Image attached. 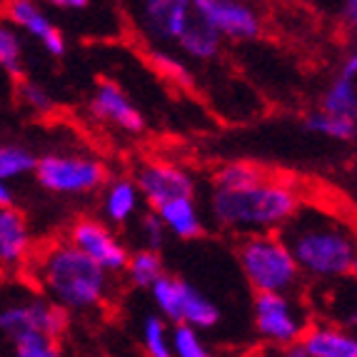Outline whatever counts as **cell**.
<instances>
[{
  "instance_id": "cell-1",
  "label": "cell",
  "mask_w": 357,
  "mask_h": 357,
  "mask_svg": "<svg viewBox=\"0 0 357 357\" xmlns=\"http://www.w3.org/2000/svg\"><path fill=\"white\" fill-rule=\"evenodd\" d=\"M300 275L317 282L350 280L357 270V240L352 225L322 205H300L278 232Z\"/></svg>"
},
{
  "instance_id": "cell-2",
  "label": "cell",
  "mask_w": 357,
  "mask_h": 357,
  "mask_svg": "<svg viewBox=\"0 0 357 357\" xmlns=\"http://www.w3.org/2000/svg\"><path fill=\"white\" fill-rule=\"evenodd\" d=\"M303 205L298 183L282 175H265L262 180L235 190H210V220L220 230L235 235H278Z\"/></svg>"
},
{
  "instance_id": "cell-3",
  "label": "cell",
  "mask_w": 357,
  "mask_h": 357,
  "mask_svg": "<svg viewBox=\"0 0 357 357\" xmlns=\"http://www.w3.org/2000/svg\"><path fill=\"white\" fill-rule=\"evenodd\" d=\"M25 268L28 280L68 315L102 307L113 295V278L66 240L30 255Z\"/></svg>"
},
{
  "instance_id": "cell-4",
  "label": "cell",
  "mask_w": 357,
  "mask_h": 357,
  "mask_svg": "<svg viewBox=\"0 0 357 357\" xmlns=\"http://www.w3.org/2000/svg\"><path fill=\"white\" fill-rule=\"evenodd\" d=\"M70 315L50 303L28 278H6L0 282V350L28 335L60 340Z\"/></svg>"
},
{
  "instance_id": "cell-5",
  "label": "cell",
  "mask_w": 357,
  "mask_h": 357,
  "mask_svg": "<svg viewBox=\"0 0 357 357\" xmlns=\"http://www.w3.org/2000/svg\"><path fill=\"white\" fill-rule=\"evenodd\" d=\"M235 255L255 295H295L303 285L300 268L280 235H245Z\"/></svg>"
},
{
  "instance_id": "cell-6",
  "label": "cell",
  "mask_w": 357,
  "mask_h": 357,
  "mask_svg": "<svg viewBox=\"0 0 357 357\" xmlns=\"http://www.w3.org/2000/svg\"><path fill=\"white\" fill-rule=\"evenodd\" d=\"M38 185L60 197H83L102 190L107 167L88 153H45L36 160Z\"/></svg>"
},
{
  "instance_id": "cell-7",
  "label": "cell",
  "mask_w": 357,
  "mask_h": 357,
  "mask_svg": "<svg viewBox=\"0 0 357 357\" xmlns=\"http://www.w3.org/2000/svg\"><path fill=\"white\" fill-rule=\"evenodd\" d=\"M252 322L257 337L270 350L298 347L305 330L310 328L307 312L295 295H255Z\"/></svg>"
},
{
  "instance_id": "cell-8",
  "label": "cell",
  "mask_w": 357,
  "mask_h": 357,
  "mask_svg": "<svg viewBox=\"0 0 357 357\" xmlns=\"http://www.w3.org/2000/svg\"><path fill=\"white\" fill-rule=\"evenodd\" d=\"M66 243L73 245L77 252H83L90 262H96L110 278L126 273L130 250L118 238V232L113 227H107L100 218H77L68 227Z\"/></svg>"
},
{
  "instance_id": "cell-9",
  "label": "cell",
  "mask_w": 357,
  "mask_h": 357,
  "mask_svg": "<svg viewBox=\"0 0 357 357\" xmlns=\"http://www.w3.org/2000/svg\"><path fill=\"white\" fill-rule=\"evenodd\" d=\"M195 18L208 25L222 43H252L262 36V15L240 0H192Z\"/></svg>"
},
{
  "instance_id": "cell-10",
  "label": "cell",
  "mask_w": 357,
  "mask_h": 357,
  "mask_svg": "<svg viewBox=\"0 0 357 357\" xmlns=\"http://www.w3.org/2000/svg\"><path fill=\"white\" fill-rule=\"evenodd\" d=\"M132 183L150 210L173 203L180 197H195L197 183L188 167L170 160H143L132 170Z\"/></svg>"
},
{
  "instance_id": "cell-11",
  "label": "cell",
  "mask_w": 357,
  "mask_h": 357,
  "mask_svg": "<svg viewBox=\"0 0 357 357\" xmlns=\"http://www.w3.org/2000/svg\"><path fill=\"white\" fill-rule=\"evenodd\" d=\"M192 20V0H143L135 6L137 30L153 48L175 45Z\"/></svg>"
},
{
  "instance_id": "cell-12",
  "label": "cell",
  "mask_w": 357,
  "mask_h": 357,
  "mask_svg": "<svg viewBox=\"0 0 357 357\" xmlns=\"http://www.w3.org/2000/svg\"><path fill=\"white\" fill-rule=\"evenodd\" d=\"M3 18L18 30L20 36H30L45 48L53 58H63L68 50V40L63 30L53 23L48 8H43L36 0H13L8 3Z\"/></svg>"
},
{
  "instance_id": "cell-13",
  "label": "cell",
  "mask_w": 357,
  "mask_h": 357,
  "mask_svg": "<svg viewBox=\"0 0 357 357\" xmlns=\"http://www.w3.org/2000/svg\"><path fill=\"white\" fill-rule=\"evenodd\" d=\"M90 115L105 126H113L130 135L145 130V115L137 110V105L128 98L126 90L113 80L98 83L96 93L90 98Z\"/></svg>"
},
{
  "instance_id": "cell-14",
  "label": "cell",
  "mask_w": 357,
  "mask_h": 357,
  "mask_svg": "<svg viewBox=\"0 0 357 357\" xmlns=\"http://www.w3.org/2000/svg\"><path fill=\"white\" fill-rule=\"evenodd\" d=\"M33 255V232L23 210L0 208V268L20 270Z\"/></svg>"
},
{
  "instance_id": "cell-15",
  "label": "cell",
  "mask_w": 357,
  "mask_h": 357,
  "mask_svg": "<svg viewBox=\"0 0 357 357\" xmlns=\"http://www.w3.org/2000/svg\"><path fill=\"white\" fill-rule=\"evenodd\" d=\"M317 110L337 118L357 120V53H350L342 58L335 77L328 83L325 93L320 98Z\"/></svg>"
},
{
  "instance_id": "cell-16",
  "label": "cell",
  "mask_w": 357,
  "mask_h": 357,
  "mask_svg": "<svg viewBox=\"0 0 357 357\" xmlns=\"http://www.w3.org/2000/svg\"><path fill=\"white\" fill-rule=\"evenodd\" d=\"M140 205H143V197L137 192L135 183H132L130 175H120V178L107 180L102 185V195H100V220L107 227H126L140 213Z\"/></svg>"
},
{
  "instance_id": "cell-17",
  "label": "cell",
  "mask_w": 357,
  "mask_h": 357,
  "mask_svg": "<svg viewBox=\"0 0 357 357\" xmlns=\"http://www.w3.org/2000/svg\"><path fill=\"white\" fill-rule=\"evenodd\" d=\"M298 347L305 357H357L355 333L333 322L310 325Z\"/></svg>"
},
{
  "instance_id": "cell-18",
  "label": "cell",
  "mask_w": 357,
  "mask_h": 357,
  "mask_svg": "<svg viewBox=\"0 0 357 357\" xmlns=\"http://www.w3.org/2000/svg\"><path fill=\"white\" fill-rule=\"evenodd\" d=\"M155 213L165 225L167 235H175L178 240H197L205 235V220L195 197H180L160 205Z\"/></svg>"
},
{
  "instance_id": "cell-19",
  "label": "cell",
  "mask_w": 357,
  "mask_h": 357,
  "mask_svg": "<svg viewBox=\"0 0 357 357\" xmlns=\"http://www.w3.org/2000/svg\"><path fill=\"white\" fill-rule=\"evenodd\" d=\"M220 317H222L220 307H218L200 287H195L192 282L185 280L178 325H188V328L203 333V330H213L215 325L220 322Z\"/></svg>"
},
{
  "instance_id": "cell-20",
  "label": "cell",
  "mask_w": 357,
  "mask_h": 357,
  "mask_svg": "<svg viewBox=\"0 0 357 357\" xmlns=\"http://www.w3.org/2000/svg\"><path fill=\"white\" fill-rule=\"evenodd\" d=\"M175 48H178L180 58L183 60H192V63H210L220 55L222 50V40L215 36L213 30L208 25H203L200 20H192L188 25L180 40L175 43Z\"/></svg>"
},
{
  "instance_id": "cell-21",
  "label": "cell",
  "mask_w": 357,
  "mask_h": 357,
  "mask_svg": "<svg viewBox=\"0 0 357 357\" xmlns=\"http://www.w3.org/2000/svg\"><path fill=\"white\" fill-rule=\"evenodd\" d=\"M126 275L132 287H137V290H150V287L165 275V260H162L160 252L135 250L128 257Z\"/></svg>"
},
{
  "instance_id": "cell-22",
  "label": "cell",
  "mask_w": 357,
  "mask_h": 357,
  "mask_svg": "<svg viewBox=\"0 0 357 357\" xmlns=\"http://www.w3.org/2000/svg\"><path fill=\"white\" fill-rule=\"evenodd\" d=\"M183 278H175V275H162L160 280L150 287V298L158 310V317L167 322V325H178L180 322V300H183Z\"/></svg>"
},
{
  "instance_id": "cell-23",
  "label": "cell",
  "mask_w": 357,
  "mask_h": 357,
  "mask_svg": "<svg viewBox=\"0 0 357 357\" xmlns=\"http://www.w3.org/2000/svg\"><path fill=\"white\" fill-rule=\"evenodd\" d=\"M303 126H305V130L328 137V140H335V143H355V137H357V120L328 115V113H322V110H317V107L305 115Z\"/></svg>"
},
{
  "instance_id": "cell-24",
  "label": "cell",
  "mask_w": 357,
  "mask_h": 357,
  "mask_svg": "<svg viewBox=\"0 0 357 357\" xmlns=\"http://www.w3.org/2000/svg\"><path fill=\"white\" fill-rule=\"evenodd\" d=\"M265 175H268V170L255 165V162L232 160L215 170L213 188H218V190H235V188H245V185L257 183V180H262Z\"/></svg>"
},
{
  "instance_id": "cell-25",
  "label": "cell",
  "mask_w": 357,
  "mask_h": 357,
  "mask_svg": "<svg viewBox=\"0 0 357 357\" xmlns=\"http://www.w3.org/2000/svg\"><path fill=\"white\" fill-rule=\"evenodd\" d=\"M38 155L25 145L3 143L0 145V180L10 185L13 180H20L23 175H33Z\"/></svg>"
},
{
  "instance_id": "cell-26",
  "label": "cell",
  "mask_w": 357,
  "mask_h": 357,
  "mask_svg": "<svg viewBox=\"0 0 357 357\" xmlns=\"http://www.w3.org/2000/svg\"><path fill=\"white\" fill-rule=\"evenodd\" d=\"M23 36L0 15V70L20 77L23 73Z\"/></svg>"
},
{
  "instance_id": "cell-27",
  "label": "cell",
  "mask_w": 357,
  "mask_h": 357,
  "mask_svg": "<svg viewBox=\"0 0 357 357\" xmlns=\"http://www.w3.org/2000/svg\"><path fill=\"white\" fill-rule=\"evenodd\" d=\"M150 63L162 77H167L170 83L180 85V88H192L195 85V75H192L190 66L185 63L180 55H173L165 48H153L150 50Z\"/></svg>"
},
{
  "instance_id": "cell-28",
  "label": "cell",
  "mask_w": 357,
  "mask_h": 357,
  "mask_svg": "<svg viewBox=\"0 0 357 357\" xmlns=\"http://www.w3.org/2000/svg\"><path fill=\"white\" fill-rule=\"evenodd\" d=\"M140 342L148 357H173L170 350V325L162 317L148 315L140 325Z\"/></svg>"
},
{
  "instance_id": "cell-29",
  "label": "cell",
  "mask_w": 357,
  "mask_h": 357,
  "mask_svg": "<svg viewBox=\"0 0 357 357\" xmlns=\"http://www.w3.org/2000/svg\"><path fill=\"white\" fill-rule=\"evenodd\" d=\"M0 357H63L58 340L45 335H28L0 350Z\"/></svg>"
},
{
  "instance_id": "cell-30",
  "label": "cell",
  "mask_w": 357,
  "mask_h": 357,
  "mask_svg": "<svg viewBox=\"0 0 357 357\" xmlns=\"http://www.w3.org/2000/svg\"><path fill=\"white\" fill-rule=\"evenodd\" d=\"M170 350H173V357H215L203 335L188 325L170 328Z\"/></svg>"
},
{
  "instance_id": "cell-31",
  "label": "cell",
  "mask_w": 357,
  "mask_h": 357,
  "mask_svg": "<svg viewBox=\"0 0 357 357\" xmlns=\"http://www.w3.org/2000/svg\"><path fill=\"white\" fill-rule=\"evenodd\" d=\"M137 240H140V250H153L160 252V248L165 245L167 230L160 222L158 213L155 210H148V213L137 215Z\"/></svg>"
},
{
  "instance_id": "cell-32",
  "label": "cell",
  "mask_w": 357,
  "mask_h": 357,
  "mask_svg": "<svg viewBox=\"0 0 357 357\" xmlns=\"http://www.w3.org/2000/svg\"><path fill=\"white\" fill-rule=\"evenodd\" d=\"M18 98L28 110H33V113H38V115H48L55 107V100L48 93V88L36 83V80H20Z\"/></svg>"
},
{
  "instance_id": "cell-33",
  "label": "cell",
  "mask_w": 357,
  "mask_h": 357,
  "mask_svg": "<svg viewBox=\"0 0 357 357\" xmlns=\"http://www.w3.org/2000/svg\"><path fill=\"white\" fill-rule=\"evenodd\" d=\"M340 20L347 23V28L355 30L357 25V0H345L342 6H340Z\"/></svg>"
},
{
  "instance_id": "cell-34",
  "label": "cell",
  "mask_w": 357,
  "mask_h": 357,
  "mask_svg": "<svg viewBox=\"0 0 357 357\" xmlns=\"http://www.w3.org/2000/svg\"><path fill=\"white\" fill-rule=\"evenodd\" d=\"M50 8H55V10H63V13L88 10L90 0H53V3H50Z\"/></svg>"
},
{
  "instance_id": "cell-35",
  "label": "cell",
  "mask_w": 357,
  "mask_h": 357,
  "mask_svg": "<svg viewBox=\"0 0 357 357\" xmlns=\"http://www.w3.org/2000/svg\"><path fill=\"white\" fill-rule=\"evenodd\" d=\"M252 357H305L303 355V350L300 347H290V350H262V352H257V355H252Z\"/></svg>"
},
{
  "instance_id": "cell-36",
  "label": "cell",
  "mask_w": 357,
  "mask_h": 357,
  "mask_svg": "<svg viewBox=\"0 0 357 357\" xmlns=\"http://www.w3.org/2000/svg\"><path fill=\"white\" fill-rule=\"evenodd\" d=\"M15 205V195H13V188L8 183L0 180V208H10Z\"/></svg>"
}]
</instances>
